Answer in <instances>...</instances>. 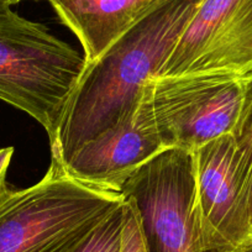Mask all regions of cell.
<instances>
[{
	"instance_id": "obj_1",
	"label": "cell",
	"mask_w": 252,
	"mask_h": 252,
	"mask_svg": "<svg viewBox=\"0 0 252 252\" xmlns=\"http://www.w3.org/2000/svg\"><path fill=\"white\" fill-rule=\"evenodd\" d=\"M200 0H157L94 62L86 63L51 146L64 164L89 140L127 113L142 87L158 74Z\"/></svg>"
},
{
	"instance_id": "obj_2",
	"label": "cell",
	"mask_w": 252,
	"mask_h": 252,
	"mask_svg": "<svg viewBox=\"0 0 252 252\" xmlns=\"http://www.w3.org/2000/svg\"><path fill=\"white\" fill-rule=\"evenodd\" d=\"M124 203L72 178L51 159L40 182L0 198V252H76Z\"/></svg>"
},
{
	"instance_id": "obj_3",
	"label": "cell",
	"mask_w": 252,
	"mask_h": 252,
	"mask_svg": "<svg viewBox=\"0 0 252 252\" xmlns=\"http://www.w3.org/2000/svg\"><path fill=\"white\" fill-rule=\"evenodd\" d=\"M84 67L83 56L42 24L0 11V100L35 119L50 145Z\"/></svg>"
},
{
	"instance_id": "obj_4",
	"label": "cell",
	"mask_w": 252,
	"mask_h": 252,
	"mask_svg": "<svg viewBox=\"0 0 252 252\" xmlns=\"http://www.w3.org/2000/svg\"><path fill=\"white\" fill-rule=\"evenodd\" d=\"M192 219L199 252H244L252 245V152L224 135L192 152Z\"/></svg>"
},
{
	"instance_id": "obj_5",
	"label": "cell",
	"mask_w": 252,
	"mask_h": 252,
	"mask_svg": "<svg viewBox=\"0 0 252 252\" xmlns=\"http://www.w3.org/2000/svg\"><path fill=\"white\" fill-rule=\"evenodd\" d=\"M151 87L155 118L167 149L193 152L234 134L244 103L245 77H156Z\"/></svg>"
},
{
	"instance_id": "obj_6",
	"label": "cell",
	"mask_w": 252,
	"mask_h": 252,
	"mask_svg": "<svg viewBox=\"0 0 252 252\" xmlns=\"http://www.w3.org/2000/svg\"><path fill=\"white\" fill-rule=\"evenodd\" d=\"M251 73L252 0H200L157 77Z\"/></svg>"
},
{
	"instance_id": "obj_7",
	"label": "cell",
	"mask_w": 252,
	"mask_h": 252,
	"mask_svg": "<svg viewBox=\"0 0 252 252\" xmlns=\"http://www.w3.org/2000/svg\"><path fill=\"white\" fill-rule=\"evenodd\" d=\"M193 193L192 157L181 151L161 154L124 184L121 194L139 213L149 252H199L192 219Z\"/></svg>"
},
{
	"instance_id": "obj_8",
	"label": "cell",
	"mask_w": 252,
	"mask_h": 252,
	"mask_svg": "<svg viewBox=\"0 0 252 252\" xmlns=\"http://www.w3.org/2000/svg\"><path fill=\"white\" fill-rule=\"evenodd\" d=\"M166 150L169 149L155 118L150 79L113 127L86 142L62 166L72 178L86 186L121 193L126 182Z\"/></svg>"
},
{
	"instance_id": "obj_9",
	"label": "cell",
	"mask_w": 252,
	"mask_h": 252,
	"mask_svg": "<svg viewBox=\"0 0 252 252\" xmlns=\"http://www.w3.org/2000/svg\"><path fill=\"white\" fill-rule=\"evenodd\" d=\"M76 35L86 63L100 57L157 0H47Z\"/></svg>"
},
{
	"instance_id": "obj_10",
	"label": "cell",
	"mask_w": 252,
	"mask_h": 252,
	"mask_svg": "<svg viewBox=\"0 0 252 252\" xmlns=\"http://www.w3.org/2000/svg\"><path fill=\"white\" fill-rule=\"evenodd\" d=\"M123 204L111 213L76 252H120L123 231Z\"/></svg>"
},
{
	"instance_id": "obj_11",
	"label": "cell",
	"mask_w": 252,
	"mask_h": 252,
	"mask_svg": "<svg viewBox=\"0 0 252 252\" xmlns=\"http://www.w3.org/2000/svg\"><path fill=\"white\" fill-rule=\"evenodd\" d=\"M124 220L120 252H149L141 220L134 203L124 198Z\"/></svg>"
},
{
	"instance_id": "obj_12",
	"label": "cell",
	"mask_w": 252,
	"mask_h": 252,
	"mask_svg": "<svg viewBox=\"0 0 252 252\" xmlns=\"http://www.w3.org/2000/svg\"><path fill=\"white\" fill-rule=\"evenodd\" d=\"M234 137L239 144L246 146L252 152V73L245 77V94L239 123L234 131ZM250 212L252 218V176L249 193Z\"/></svg>"
},
{
	"instance_id": "obj_13",
	"label": "cell",
	"mask_w": 252,
	"mask_h": 252,
	"mask_svg": "<svg viewBox=\"0 0 252 252\" xmlns=\"http://www.w3.org/2000/svg\"><path fill=\"white\" fill-rule=\"evenodd\" d=\"M14 155V147H3L0 149V198L9 189L6 183V174Z\"/></svg>"
},
{
	"instance_id": "obj_14",
	"label": "cell",
	"mask_w": 252,
	"mask_h": 252,
	"mask_svg": "<svg viewBox=\"0 0 252 252\" xmlns=\"http://www.w3.org/2000/svg\"><path fill=\"white\" fill-rule=\"evenodd\" d=\"M9 8H11L10 0H0V11L6 10Z\"/></svg>"
},
{
	"instance_id": "obj_15",
	"label": "cell",
	"mask_w": 252,
	"mask_h": 252,
	"mask_svg": "<svg viewBox=\"0 0 252 252\" xmlns=\"http://www.w3.org/2000/svg\"><path fill=\"white\" fill-rule=\"evenodd\" d=\"M21 1H24V0H10V5H15V4L21 3ZM33 1H42V0H33ZM46 1H47V0H46Z\"/></svg>"
},
{
	"instance_id": "obj_16",
	"label": "cell",
	"mask_w": 252,
	"mask_h": 252,
	"mask_svg": "<svg viewBox=\"0 0 252 252\" xmlns=\"http://www.w3.org/2000/svg\"><path fill=\"white\" fill-rule=\"evenodd\" d=\"M244 252H252V245H251V246L249 247V249H247V250H245Z\"/></svg>"
}]
</instances>
